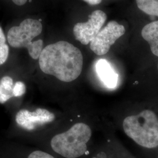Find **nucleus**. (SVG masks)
Masks as SVG:
<instances>
[{
  "label": "nucleus",
  "instance_id": "obj_1",
  "mask_svg": "<svg viewBox=\"0 0 158 158\" xmlns=\"http://www.w3.org/2000/svg\"><path fill=\"white\" fill-rule=\"evenodd\" d=\"M40 70L63 82L77 79L82 72L83 56L72 44L59 40L45 46L38 59Z\"/></svg>",
  "mask_w": 158,
  "mask_h": 158
},
{
  "label": "nucleus",
  "instance_id": "obj_2",
  "mask_svg": "<svg viewBox=\"0 0 158 158\" xmlns=\"http://www.w3.org/2000/svg\"><path fill=\"white\" fill-rule=\"evenodd\" d=\"M6 36L10 47L25 49L34 60H38L44 48V40L40 37L43 33L42 20L34 14L17 18L6 29Z\"/></svg>",
  "mask_w": 158,
  "mask_h": 158
},
{
  "label": "nucleus",
  "instance_id": "obj_3",
  "mask_svg": "<svg viewBox=\"0 0 158 158\" xmlns=\"http://www.w3.org/2000/svg\"><path fill=\"white\" fill-rule=\"evenodd\" d=\"M125 133L136 143L148 151L158 149V113L151 108L128 116L123 123Z\"/></svg>",
  "mask_w": 158,
  "mask_h": 158
},
{
  "label": "nucleus",
  "instance_id": "obj_4",
  "mask_svg": "<svg viewBox=\"0 0 158 158\" xmlns=\"http://www.w3.org/2000/svg\"><path fill=\"white\" fill-rule=\"evenodd\" d=\"M92 132L88 125L79 123L69 130L55 136L51 140L52 150L64 158H80L88 153Z\"/></svg>",
  "mask_w": 158,
  "mask_h": 158
},
{
  "label": "nucleus",
  "instance_id": "obj_5",
  "mask_svg": "<svg viewBox=\"0 0 158 158\" xmlns=\"http://www.w3.org/2000/svg\"><path fill=\"white\" fill-rule=\"evenodd\" d=\"M125 33V28L115 21H111L97 34L90 44L91 50L98 56L107 53L114 45Z\"/></svg>",
  "mask_w": 158,
  "mask_h": 158
},
{
  "label": "nucleus",
  "instance_id": "obj_6",
  "mask_svg": "<svg viewBox=\"0 0 158 158\" xmlns=\"http://www.w3.org/2000/svg\"><path fill=\"white\" fill-rule=\"evenodd\" d=\"M107 19L106 14L102 10L93 12L87 22L74 25L73 33L75 39L84 45L90 44L102 30Z\"/></svg>",
  "mask_w": 158,
  "mask_h": 158
},
{
  "label": "nucleus",
  "instance_id": "obj_7",
  "mask_svg": "<svg viewBox=\"0 0 158 158\" xmlns=\"http://www.w3.org/2000/svg\"><path fill=\"white\" fill-rule=\"evenodd\" d=\"M55 119V115L44 108H37L33 112L27 110L18 111L15 117L17 124L25 130L31 131L38 126L52 123Z\"/></svg>",
  "mask_w": 158,
  "mask_h": 158
},
{
  "label": "nucleus",
  "instance_id": "obj_8",
  "mask_svg": "<svg viewBox=\"0 0 158 158\" xmlns=\"http://www.w3.org/2000/svg\"><path fill=\"white\" fill-rule=\"evenodd\" d=\"M141 36L152 56L158 59V19H151L141 29Z\"/></svg>",
  "mask_w": 158,
  "mask_h": 158
},
{
  "label": "nucleus",
  "instance_id": "obj_9",
  "mask_svg": "<svg viewBox=\"0 0 158 158\" xmlns=\"http://www.w3.org/2000/svg\"><path fill=\"white\" fill-rule=\"evenodd\" d=\"M96 72L102 83L108 89L115 88L118 81V75L114 70L110 63L101 59L96 64Z\"/></svg>",
  "mask_w": 158,
  "mask_h": 158
},
{
  "label": "nucleus",
  "instance_id": "obj_10",
  "mask_svg": "<svg viewBox=\"0 0 158 158\" xmlns=\"http://www.w3.org/2000/svg\"><path fill=\"white\" fill-rule=\"evenodd\" d=\"M0 2L17 18L34 14V0H0Z\"/></svg>",
  "mask_w": 158,
  "mask_h": 158
},
{
  "label": "nucleus",
  "instance_id": "obj_11",
  "mask_svg": "<svg viewBox=\"0 0 158 158\" xmlns=\"http://www.w3.org/2000/svg\"><path fill=\"white\" fill-rule=\"evenodd\" d=\"M138 9L151 19L158 18V0H136Z\"/></svg>",
  "mask_w": 158,
  "mask_h": 158
},
{
  "label": "nucleus",
  "instance_id": "obj_12",
  "mask_svg": "<svg viewBox=\"0 0 158 158\" xmlns=\"http://www.w3.org/2000/svg\"><path fill=\"white\" fill-rule=\"evenodd\" d=\"M14 82L11 77L6 76L0 80V103L4 104L14 97Z\"/></svg>",
  "mask_w": 158,
  "mask_h": 158
},
{
  "label": "nucleus",
  "instance_id": "obj_13",
  "mask_svg": "<svg viewBox=\"0 0 158 158\" xmlns=\"http://www.w3.org/2000/svg\"><path fill=\"white\" fill-rule=\"evenodd\" d=\"M10 46L8 44L5 29L0 23V66L4 64L8 59Z\"/></svg>",
  "mask_w": 158,
  "mask_h": 158
},
{
  "label": "nucleus",
  "instance_id": "obj_14",
  "mask_svg": "<svg viewBox=\"0 0 158 158\" xmlns=\"http://www.w3.org/2000/svg\"><path fill=\"white\" fill-rule=\"evenodd\" d=\"M26 91V86L25 84L20 81H17L14 85L13 94L14 97H20L25 94Z\"/></svg>",
  "mask_w": 158,
  "mask_h": 158
},
{
  "label": "nucleus",
  "instance_id": "obj_15",
  "mask_svg": "<svg viewBox=\"0 0 158 158\" xmlns=\"http://www.w3.org/2000/svg\"><path fill=\"white\" fill-rule=\"evenodd\" d=\"M28 158H55L53 156L48 153L41 151H36L31 153L29 155Z\"/></svg>",
  "mask_w": 158,
  "mask_h": 158
},
{
  "label": "nucleus",
  "instance_id": "obj_16",
  "mask_svg": "<svg viewBox=\"0 0 158 158\" xmlns=\"http://www.w3.org/2000/svg\"><path fill=\"white\" fill-rule=\"evenodd\" d=\"M87 4L91 6H96L100 4L102 2V0H83Z\"/></svg>",
  "mask_w": 158,
  "mask_h": 158
},
{
  "label": "nucleus",
  "instance_id": "obj_17",
  "mask_svg": "<svg viewBox=\"0 0 158 158\" xmlns=\"http://www.w3.org/2000/svg\"><path fill=\"white\" fill-rule=\"evenodd\" d=\"M154 71H155V73H156V75H157V76H158V59H157V61H156V63L155 64V68H154Z\"/></svg>",
  "mask_w": 158,
  "mask_h": 158
},
{
  "label": "nucleus",
  "instance_id": "obj_18",
  "mask_svg": "<svg viewBox=\"0 0 158 158\" xmlns=\"http://www.w3.org/2000/svg\"><path fill=\"white\" fill-rule=\"evenodd\" d=\"M102 158V157H99V158Z\"/></svg>",
  "mask_w": 158,
  "mask_h": 158
}]
</instances>
